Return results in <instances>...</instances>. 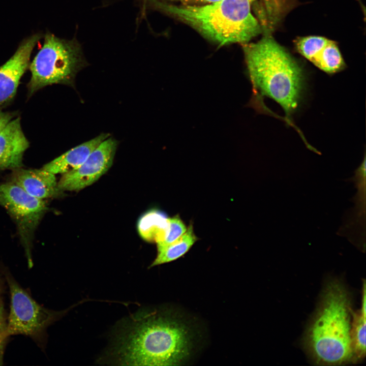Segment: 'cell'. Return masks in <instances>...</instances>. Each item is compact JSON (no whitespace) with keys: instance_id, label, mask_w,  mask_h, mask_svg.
<instances>
[{"instance_id":"obj_1","label":"cell","mask_w":366,"mask_h":366,"mask_svg":"<svg viewBox=\"0 0 366 366\" xmlns=\"http://www.w3.org/2000/svg\"><path fill=\"white\" fill-rule=\"evenodd\" d=\"M190 348L183 324L159 311H142L127 320L112 355L121 365H175L187 357Z\"/></svg>"},{"instance_id":"obj_2","label":"cell","mask_w":366,"mask_h":366,"mask_svg":"<svg viewBox=\"0 0 366 366\" xmlns=\"http://www.w3.org/2000/svg\"><path fill=\"white\" fill-rule=\"evenodd\" d=\"M352 312L351 297L345 286L338 280L328 281L304 337L305 349L316 364L352 362Z\"/></svg>"},{"instance_id":"obj_3","label":"cell","mask_w":366,"mask_h":366,"mask_svg":"<svg viewBox=\"0 0 366 366\" xmlns=\"http://www.w3.org/2000/svg\"><path fill=\"white\" fill-rule=\"evenodd\" d=\"M256 0H219L201 5H175L146 0L152 8L182 21L206 38L225 45L248 43L262 33L251 12Z\"/></svg>"},{"instance_id":"obj_4","label":"cell","mask_w":366,"mask_h":366,"mask_svg":"<svg viewBox=\"0 0 366 366\" xmlns=\"http://www.w3.org/2000/svg\"><path fill=\"white\" fill-rule=\"evenodd\" d=\"M263 32L258 41L243 44L249 76L256 91L279 104L289 117L300 98L302 71L271 36L272 32Z\"/></svg>"},{"instance_id":"obj_5","label":"cell","mask_w":366,"mask_h":366,"mask_svg":"<svg viewBox=\"0 0 366 366\" xmlns=\"http://www.w3.org/2000/svg\"><path fill=\"white\" fill-rule=\"evenodd\" d=\"M87 65L81 46L75 39L66 40L48 33L29 68V95L53 84L74 85L77 74Z\"/></svg>"},{"instance_id":"obj_6","label":"cell","mask_w":366,"mask_h":366,"mask_svg":"<svg viewBox=\"0 0 366 366\" xmlns=\"http://www.w3.org/2000/svg\"><path fill=\"white\" fill-rule=\"evenodd\" d=\"M10 294V309L6 326L8 338L22 334L29 337L41 346L44 344L47 328L74 306L54 311L39 304L24 290L6 268H2Z\"/></svg>"},{"instance_id":"obj_7","label":"cell","mask_w":366,"mask_h":366,"mask_svg":"<svg viewBox=\"0 0 366 366\" xmlns=\"http://www.w3.org/2000/svg\"><path fill=\"white\" fill-rule=\"evenodd\" d=\"M0 205L15 221L29 268L35 231L48 208L44 200L35 198L12 183L0 182Z\"/></svg>"},{"instance_id":"obj_8","label":"cell","mask_w":366,"mask_h":366,"mask_svg":"<svg viewBox=\"0 0 366 366\" xmlns=\"http://www.w3.org/2000/svg\"><path fill=\"white\" fill-rule=\"evenodd\" d=\"M117 141L108 138L103 141L77 169L62 174L58 187L63 191H79L95 182L112 165Z\"/></svg>"},{"instance_id":"obj_9","label":"cell","mask_w":366,"mask_h":366,"mask_svg":"<svg viewBox=\"0 0 366 366\" xmlns=\"http://www.w3.org/2000/svg\"><path fill=\"white\" fill-rule=\"evenodd\" d=\"M34 34L22 41L14 54L0 67V106L11 101L30 64L32 52L41 38Z\"/></svg>"},{"instance_id":"obj_10","label":"cell","mask_w":366,"mask_h":366,"mask_svg":"<svg viewBox=\"0 0 366 366\" xmlns=\"http://www.w3.org/2000/svg\"><path fill=\"white\" fill-rule=\"evenodd\" d=\"M28 146L20 118L12 119L0 131V169L20 168L23 156Z\"/></svg>"},{"instance_id":"obj_11","label":"cell","mask_w":366,"mask_h":366,"mask_svg":"<svg viewBox=\"0 0 366 366\" xmlns=\"http://www.w3.org/2000/svg\"><path fill=\"white\" fill-rule=\"evenodd\" d=\"M14 170L11 182L35 198L44 200L57 197L63 192L58 187L55 174L43 168Z\"/></svg>"},{"instance_id":"obj_12","label":"cell","mask_w":366,"mask_h":366,"mask_svg":"<svg viewBox=\"0 0 366 366\" xmlns=\"http://www.w3.org/2000/svg\"><path fill=\"white\" fill-rule=\"evenodd\" d=\"M109 133H102L94 138L70 149L45 164L42 168L54 174H65L79 168L90 154L105 139Z\"/></svg>"},{"instance_id":"obj_13","label":"cell","mask_w":366,"mask_h":366,"mask_svg":"<svg viewBox=\"0 0 366 366\" xmlns=\"http://www.w3.org/2000/svg\"><path fill=\"white\" fill-rule=\"evenodd\" d=\"M169 230L168 218L163 212L156 210L144 214L138 223L140 236L145 241L158 243L162 241Z\"/></svg>"},{"instance_id":"obj_14","label":"cell","mask_w":366,"mask_h":366,"mask_svg":"<svg viewBox=\"0 0 366 366\" xmlns=\"http://www.w3.org/2000/svg\"><path fill=\"white\" fill-rule=\"evenodd\" d=\"M360 308L352 312L350 331L353 363L362 361L365 356V285L363 283Z\"/></svg>"},{"instance_id":"obj_15","label":"cell","mask_w":366,"mask_h":366,"mask_svg":"<svg viewBox=\"0 0 366 366\" xmlns=\"http://www.w3.org/2000/svg\"><path fill=\"white\" fill-rule=\"evenodd\" d=\"M197 239L193 225L190 224L185 233L179 238L167 246L157 249V257L150 267L177 260L189 251Z\"/></svg>"},{"instance_id":"obj_16","label":"cell","mask_w":366,"mask_h":366,"mask_svg":"<svg viewBox=\"0 0 366 366\" xmlns=\"http://www.w3.org/2000/svg\"><path fill=\"white\" fill-rule=\"evenodd\" d=\"M319 69L328 74L341 71L345 64L337 44L329 40L324 48L311 61Z\"/></svg>"},{"instance_id":"obj_17","label":"cell","mask_w":366,"mask_h":366,"mask_svg":"<svg viewBox=\"0 0 366 366\" xmlns=\"http://www.w3.org/2000/svg\"><path fill=\"white\" fill-rule=\"evenodd\" d=\"M329 40L321 36H308L298 39L295 45L298 51L311 62Z\"/></svg>"},{"instance_id":"obj_18","label":"cell","mask_w":366,"mask_h":366,"mask_svg":"<svg viewBox=\"0 0 366 366\" xmlns=\"http://www.w3.org/2000/svg\"><path fill=\"white\" fill-rule=\"evenodd\" d=\"M169 230L165 239L157 243V249H161L179 238L186 231L187 228L179 216L168 218Z\"/></svg>"},{"instance_id":"obj_19","label":"cell","mask_w":366,"mask_h":366,"mask_svg":"<svg viewBox=\"0 0 366 366\" xmlns=\"http://www.w3.org/2000/svg\"><path fill=\"white\" fill-rule=\"evenodd\" d=\"M2 286L0 280V365L3 364L4 349L6 339L7 323L5 316V310L2 300Z\"/></svg>"},{"instance_id":"obj_20","label":"cell","mask_w":366,"mask_h":366,"mask_svg":"<svg viewBox=\"0 0 366 366\" xmlns=\"http://www.w3.org/2000/svg\"><path fill=\"white\" fill-rule=\"evenodd\" d=\"M167 3H179L181 5H201L212 3L219 0H160Z\"/></svg>"},{"instance_id":"obj_21","label":"cell","mask_w":366,"mask_h":366,"mask_svg":"<svg viewBox=\"0 0 366 366\" xmlns=\"http://www.w3.org/2000/svg\"><path fill=\"white\" fill-rule=\"evenodd\" d=\"M13 115L0 110V131L12 119Z\"/></svg>"}]
</instances>
